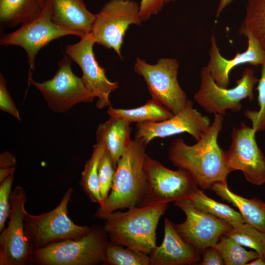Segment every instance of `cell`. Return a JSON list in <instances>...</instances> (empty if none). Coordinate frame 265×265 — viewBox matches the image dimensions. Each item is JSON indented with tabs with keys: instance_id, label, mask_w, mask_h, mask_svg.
<instances>
[{
	"instance_id": "cell-27",
	"label": "cell",
	"mask_w": 265,
	"mask_h": 265,
	"mask_svg": "<svg viewBox=\"0 0 265 265\" xmlns=\"http://www.w3.org/2000/svg\"><path fill=\"white\" fill-rule=\"evenodd\" d=\"M103 264L109 265H150L148 254L109 240Z\"/></svg>"
},
{
	"instance_id": "cell-7",
	"label": "cell",
	"mask_w": 265,
	"mask_h": 265,
	"mask_svg": "<svg viewBox=\"0 0 265 265\" xmlns=\"http://www.w3.org/2000/svg\"><path fill=\"white\" fill-rule=\"evenodd\" d=\"M258 78L253 70L246 68L240 78L236 81L237 85L232 88L218 85L206 66L200 73V84L193 98L206 112L224 115L227 110L238 112L242 108L241 102L248 98L254 99L253 90L258 83Z\"/></svg>"
},
{
	"instance_id": "cell-16",
	"label": "cell",
	"mask_w": 265,
	"mask_h": 265,
	"mask_svg": "<svg viewBox=\"0 0 265 265\" xmlns=\"http://www.w3.org/2000/svg\"><path fill=\"white\" fill-rule=\"evenodd\" d=\"M174 204L186 215L184 222L173 223L175 230L201 254L206 248L214 246L232 228L227 222L198 210L187 200Z\"/></svg>"
},
{
	"instance_id": "cell-32",
	"label": "cell",
	"mask_w": 265,
	"mask_h": 265,
	"mask_svg": "<svg viewBox=\"0 0 265 265\" xmlns=\"http://www.w3.org/2000/svg\"><path fill=\"white\" fill-rule=\"evenodd\" d=\"M14 173L0 183V232L5 228V222L10 214V197L14 179Z\"/></svg>"
},
{
	"instance_id": "cell-35",
	"label": "cell",
	"mask_w": 265,
	"mask_h": 265,
	"mask_svg": "<svg viewBox=\"0 0 265 265\" xmlns=\"http://www.w3.org/2000/svg\"><path fill=\"white\" fill-rule=\"evenodd\" d=\"M200 265H224L223 259L218 250L214 247H210L202 253Z\"/></svg>"
},
{
	"instance_id": "cell-13",
	"label": "cell",
	"mask_w": 265,
	"mask_h": 265,
	"mask_svg": "<svg viewBox=\"0 0 265 265\" xmlns=\"http://www.w3.org/2000/svg\"><path fill=\"white\" fill-rule=\"evenodd\" d=\"M256 132L243 122L233 128L231 143L225 157L230 173L240 171L248 182L260 186L265 184V156L258 145Z\"/></svg>"
},
{
	"instance_id": "cell-22",
	"label": "cell",
	"mask_w": 265,
	"mask_h": 265,
	"mask_svg": "<svg viewBox=\"0 0 265 265\" xmlns=\"http://www.w3.org/2000/svg\"><path fill=\"white\" fill-rule=\"evenodd\" d=\"M48 0H0V29L15 27L39 17Z\"/></svg>"
},
{
	"instance_id": "cell-18",
	"label": "cell",
	"mask_w": 265,
	"mask_h": 265,
	"mask_svg": "<svg viewBox=\"0 0 265 265\" xmlns=\"http://www.w3.org/2000/svg\"><path fill=\"white\" fill-rule=\"evenodd\" d=\"M150 265H192L200 262L201 253L184 240L168 218L164 222V238L149 254Z\"/></svg>"
},
{
	"instance_id": "cell-30",
	"label": "cell",
	"mask_w": 265,
	"mask_h": 265,
	"mask_svg": "<svg viewBox=\"0 0 265 265\" xmlns=\"http://www.w3.org/2000/svg\"><path fill=\"white\" fill-rule=\"evenodd\" d=\"M261 66V77L256 88L259 109H247L244 113L245 117L251 121L252 128L256 132L265 131V63Z\"/></svg>"
},
{
	"instance_id": "cell-24",
	"label": "cell",
	"mask_w": 265,
	"mask_h": 265,
	"mask_svg": "<svg viewBox=\"0 0 265 265\" xmlns=\"http://www.w3.org/2000/svg\"><path fill=\"white\" fill-rule=\"evenodd\" d=\"M96 140V143L93 146L91 156L85 163L81 173L80 185L92 202L102 205L103 201L100 192L98 169L101 159L106 150V146L103 140Z\"/></svg>"
},
{
	"instance_id": "cell-11",
	"label": "cell",
	"mask_w": 265,
	"mask_h": 265,
	"mask_svg": "<svg viewBox=\"0 0 265 265\" xmlns=\"http://www.w3.org/2000/svg\"><path fill=\"white\" fill-rule=\"evenodd\" d=\"M91 34L95 43L112 49L122 58L121 48L126 31L142 22L139 4L132 0H109L96 14Z\"/></svg>"
},
{
	"instance_id": "cell-25",
	"label": "cell",
	"mask_w": 265,
	"mask_h": 265,
	"mask_svg": "<svg viewBox=\"0 0 265 265\" xmlns=\"http://www.w3.org/2000/svg\"><path fill=\"white\" fill-rule=\"evenodd\" d=\"M187 201L198 210L227 222L233 228L245 223L239 212L209 197L202 190L198 189Z\"/></svg>"
},
{
	"instance_id": "cell-15",
	"label": "cell",
	"mask_w": 265,
	"mask_h": 265,
	"mask_svg": "<svg viewBox=\"0 0 265 265\" xmlns=\"http://www.w3.org/2000/svg\"><path fill=\"white\" fill-rule=\"evenodd\" d=\"M210 118L194 108L188 100L186 106L170 118L157 122L136 124L134 138L147 145L156 138H165L176 134L187 133L196 141L200 139L209 129Z\"/></svg>"
},
{
	"instance_id": "cell-6",
	"label": "cell",
	"mask_w": 265,
	"mask_h": 265,
	"mask_svg": "<svg viewBox=\"0 0 265 265\" xmlns=\"http://www.w3.org/2000/svg\"><path fill=\"white\" fill-rule=\"evenodd\" d=\"M144 170L146 190L140 205L188 200L198 189L196 182L186 170L170 169L147 154Z\"/></svg>"
},
{
	"instance_id": "cell-26",
	"label": "cell",
	"mask_w": 265,
	"mask_h": 265,
	"mask_svg": "<svg viewBox=\"0 0 265 265\" xmlns=\"http://www.w3.org/2000/svg\"><path fill=\"white\" fill-rule=\"evenodd\" d=\"M239 33L252 36L265 52V0H247Z\"/></svg>"
},
{
	"instance_id": "cell-38",
	"label": "cell",
	"mask_w": 265,
	"mask_h": 265,
	"mask_svg": "<svg viewBox=\"0 0 265 265\" xmlns=\"http://www.w3.org/2000/svg\"><path fill=\"white\" fill-rule=\"evenodd\" d=\"M233 0H220L216 12V16H219L223 10L231 4Z\"/></svg>"
},
{
	"instance_id": "cell-20",
	"label": "cell",
	"mask_w": 265,
	"mask_h": 265,
	"mask_svg": "<svg viewBox=\"0 0 265 265\" xmlns=\"http://www.w3.org/2000/svg\"><path fill=\"white\" fill-rule=\"evenodd\" d=\"M210 189L221 199L237 208L245 223L265 233V201L239 196L229 189L227 183H215Z\"/></svg>"
},
{
	"instance_id": "cell-29",
	"label": "cell",
	"mask_w": 265,
	"mask_h": 265,
	"mask_svg": "<svg viewBox=\"0 0 265 265\" xmlns=\"http://www.w3.org/2000/svg\"><path fill=\"white\" fill-rule=\"evenodd\" d=\"M224 235L229 236L243 246L253 249L265 261V233L244 223L232 227Z\"/></svg>"
},
{
	"instance_id": "cell-36",
	"label": "cell",
	"mask_w": 265,
	"mask_h": 265,
	"mask_svg": "<svg viewBox=\"0 0 265 265\" xmlns=\"http://www.w3.org/2000/svg\"><path fill=\"white\" fill-rule=\"evenodd\" d=\"M17 164L15 156L10 152H4L0 155V168L15 167Z\"/></svg>"
},
{
	"instance_id": "cell-9",
	"label": "cell",
	"mask_w": 265,
	"mask_h": 265,
	"mask_svg": "<svg viewBox=\"0 0 265 265\" xmlns=\"http://www.w3.org/2000/svg\"><path fill=\"white\" fill-rule=\"evenodd\" d=\"M26 192L16 186L12 190L10 214L8 226L0 235V265H32L34 264V248L25 230L24 220Z\"/></svg>"
},
{
	"instance_id": "cell-37",
	"label": "cell",
	"mask_w": 265,
	"mask_h": 265,
	"mask_svg": "<svg viewBox=\"0 0 265 265\" xmlns=\"http://www.w3.org/2000/svg\"><path fill=\"white\" fill-rule=\"evenodd\" d=\"M15 167L0 168V183L14 173Z\"/></svg>"
},
{
	"instance_id": "cell-8",
	"label": "cell",
	"mask_w": 265,
	"mask_h": 265,
	"mask_svg": "<svg viewBox=\"0 0 265 265\" xmlns=\"http://www.w3.org/2000/svg\"><path fill=\"white\" fill-rule=\"evenodd\" d=\"M71 66V59L65 53L51 79L38 82L28 75V84L41 92L49 108L56 113H65L78 104L91 103L95 98Z\"/></svg>"
},
{
	"instance_id": "cell-23",
	"label": "cell",
	"mask_w": 265,
	"mask_h": 265,
	"mask_svg": "<svg viewBox=\"0 0 265 265\" xmlns=\"http://www.w3.org/2000/svg\"><path fill=\"white\" fill-rule=\"evenodd\" d=\"M107 113L112 116L125 120L130 124H143L163 121L174 114L159 101L151 98L145 104L135 108H118L111 106Z\"/></svg>"
},
{
	"instance_id": "cell-10",
	"label": "cell",
	"mask_w": 265,
	"mask_h": 265,
	"mask_svg": "<svg viewBox=\"0 0 265 265\" xmlns=\"http://www.w3.org/2000/svg\"><path fill=\"white\" fill-rule=\"evenodd\" d=\"M179 68V62L173 58H162L151 64L137 57L134 66V71L144 80L152 98L174 114L189 100L178 80Z\"/></svg>"
},
{
	"instance_id": "cell-4",
	"label": "cell",
	"mask_w": 265,
	"mask_h": 265,
	"mask_svg": "<svg viewBox=\"0 0 265 265\" xmlns=\"http://www.w3.org/2000/svg\"><path fill=\"white\" fill-rule=\"evenodd\" d=\"M108 238L103 226L94 225L85 235L56 242L34 250L38 265L103 264Z\"/></svg>"
},
{
	"instance_id": "cell-19",
	"label": "cell",
	"mask_w": 265,
	"mask_h": 265,
	"mask_svg": "<svg viewBox=\"0 0 265 265\" xmlns=\"http://www.w3.org/2000/svg\"><path fill=\"white\" fill-rule=\"evenodd\" d=\"M52 20L57 25L82 37L91 32L96 15L90 12L83 0H49Z\"/></svg>"
},
{
	"instance_id": "cell-17",
	"label": "cell",
	"mask_w": 265,
	"mask_h": 265,
	"mask_svg": "<svg viewBox=\"0 0 265 265\" xmlns=\"http://www.w3.org/2000/svg\"><path fill=\"white\" fill-rule=\"evenodd\" d=\"M248 46L242 53H238L231 59H226L221 54L216 39L212 34L209 50L210 59L206 66L211 75L220 87L227 88L229 84V74L236 66L249 63L252 65H262L265 63V52L258 41L251 35L245 36Z\"/></svg>"
},
{
	"instance_id": "cell-2",
	"label": "cell",
	"mask_w": 265,
	"mask_h": 265,
	"mask_svg": "<svg viewBox=\"0 0 265 265\" xmlns=\"http://www.w3.org/2000/svg\"><path fill=\"white\" fill-rule=\"evenodd\" d=\"M146 147L140 139L132 140L117 163L111 190L104 204L97 209L96 218L105 220L114 212L142 203L146 190L144 170Z\"/></svg>"
},
{
	"instance_id": "cell-28",
	"label": "cell",
	"mask_w": 265,
	"mask_h": 265,
	"mask_svg": "<svg viewBox=\"0 0 265 265\" xmlns=\"http://www.w3.org/2000/svg\"><path fill=\"white\" fill-rule=\"evenodd\" d=\"M220 253L225 265H244L259 257L254 250H246L243 246L226 235H222L214 246Z\"/></svg>"
},
{
	"instance_id": "cell-5",
	"label": "cell",
	"mask_w": 265,
	"mask_h": 265,
	"mask_svg": "<svg viewBox=\"0 0 265 265\" xmlns=\"http://www.w3.org/2000/svg\"><path fill=\"white\" fill-rule=\"evenodd\" d=\"M73 192L72 187L68 188L58 206L49 212L38 215L26 213L25 230L34 250L61 240L80 238L91 230L92 226L77 225L69 216L68 206Z\"/></svg>"
},
{
	"instance_id": "cell-33",
	"label": "cell",
	"mask_w": 265,
	"mask_h": 265,
	"mask_svg": "<svg viewBox=\"0 0 265 265\" xmlns=\"http://www.w3.org/2000/svg\"><path fill=\"white\" fill-rule=\"evenodd\" d=\"M0 109L21 120L19 112L7 88L6 81L0 74Z\"/></svg>"
},
{
	"instance_id": "cell-31",
	"label": "cell",
	"mask_w": 265,
	"mask_h": 265,
	"mask_svg": "<svg viewBox=\"0 0 265 265\" xmlns=\"http://www.w3.org/2000/svg\"><path fill=\"white\" fill-rule=\"evenodd\" d=\"M116 165L106 149L100 161L98 169L100 192L103 204L107 199L111 190Z\"/></svg>"
},
{
	"instance_id": "cell-34",
	"label": "cell",
	"mask_w": 265,
	"mask_h": 265,
	"mask_svg": "<svg viewBox=\"0 0 265 265\" xmlns=\"http://www.w3.org/2000/svg\"><path fill=\"white\" fill-rule=\"evenodd\" d=\"M176 0H140L139 4L140 16L142 22L159 13L167 3Z\"/></svg>"
},
{
	"instance_id": "cell-21",
	"label": "cell",
	"mask_w": 265,
	"mask_h": 265,
	"mask_svg": "<svg viewBox=\"0 0 265 265\" xmlns=\"http://www.w3.org/2000/svg\"><path fill=\"white\" fill-rule=\"evenodd\" d=\"M130 124L122 119L109 116V119L100 124L97 129L96 140L104 141L116 165L132 141Z\"/></svg>"
},
{
	"instance_id": "cell-14",
	"label": "cell",
	"mask_w": 265,
	"mask_h": 265,
	"mask_svg": "<svg viewBox=\"0 0 265 265\" xmlns=\"http://www.w3.org/2000/svg\"><path fill=\"white\" fill-rule=\"evenodd\" d=\"M95 43L91 33L87 34L78 43L66 45L65 53L80 66L83 83L98 99L96 107L103 109L111 106L110 94L119 86L117 82L107 79L105 70L98 64L93 51Z\"/></svg>"
},
{
	"instance_id": "cell-12",
	"label": "cell",
	"mask_w": 265,
	"mask_h": 265,
	"mask_svg": "<svg viewBox=\"0 0 265 265\" xmlns=\"http://www.w3.org/2000/svg\"><path fill=\"white\" fill-rule=\"evenodd\" d=\"M69 35L78 36L76 32L59 26L53 22L48 0L39 17L22 25L16 30L2 36L0 39V45L22 48L27 54L29 67L28 75H32L35 69L36 57L39 51L51 41Z\"/></svg>"
},
{
	"instance_id": "cell-39",
	"label": "cell",
	"mask_w": 265,
	"mask_h": 265,
	"mask_svg": "<svg viewBox=\"0 0 265 265\" xmlns=\"http://www.w3.org/2000/svg\"><path fill=\"white\" fill-rule=\"evenodd\" d=\"M247 265H265V261L262 258L258 257L248 263Z\"/></svg>"
},
{
	"instance_id": "cell-1",
	"label": "cell",
	"mask_w": 265,
	"mask_h": 265,
	"mask_svg": "<svg viewBox=\"0 0 265 265\" xmlns=\"http://www.w3.org/2000/svg\"><path fill=\"white\" fill-rule=\"evenodd\" d=\"M223 116L214 114L209 129L195 144L190 145L177 138L168 148V159L173 165L186 170L202 189H210L215 183H227L230 172L225 163V151L217 142Z\"/></svg>"
},
{
	"instance_id": "cell-3",
	"label": "cell",
	"mask_w": 265,
	"mask_h": 265,
	"mask_svg": "<svg viewBox=\"0 0 265 265\" xmlns=\"http://www.w3.org/2000/svg\"><path fill=\"white\" fill-rule=\"evenodd\" d=\"M168 207L161 203L116 211L105 219L103 228L110 241L149 255L157 246V226Z\"/></svg>"
}]
</instances>
